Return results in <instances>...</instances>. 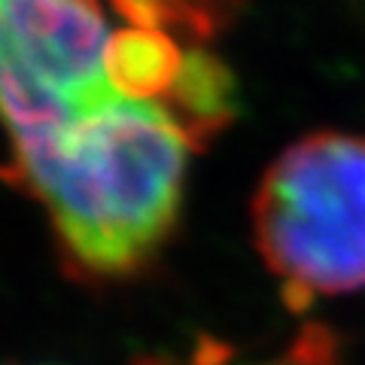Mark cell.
<instances>
[{"label": "cell", "instance_id": "cell-2", "mask_svg": "<svg viewBox=\"0 0 365 365\" xmlns=\"http://www.w3.org/2000/svg\"><path fill=\"white\" fill-rule=\"evenodd\" d=\"M253 237L295 311L365 289V137L314 131L259 180Z\"/></svg>", "mask_w": 365, "mask_h": 365}, {"label": "cell", "instance_id": "cell-3", "mask_svg": "<svg viewBox=\"0 0 365 365\" xmlns=\"http://www.w3.org/2000/svg\"><path fill=\"white\" fill-rule=\"evenodd\" d=\"M140 365H222L220 359H201L198 353L192 359H143ZM262 365H338V347L335 338L317 326H307L277 359L262 362Z\"/></svg>", "mask_w": 365, "mask_h": 365}, {"label": "cell", "instance_id": "cell-1", "mask_svg": "<svg viewBox=\"0 0 365 365\" xmlns=\"http://www.w3.org/2000/svg\"><path fill=\"white\" fill-rule=\"evenodd\" d=\"M128 21L143 19L122 0H0L4 174L40 204L55 250L88 268L131 265L170 241L189 158L207 146L174 107L116 86Z\"/></svg>", "mask_w": 365, "mask_h": 365}]
</instances>
